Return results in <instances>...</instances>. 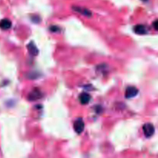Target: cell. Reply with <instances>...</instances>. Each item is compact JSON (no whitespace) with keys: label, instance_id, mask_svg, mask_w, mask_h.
<instances>
[{"label":"cell","instance_id":"obj_1","mask_svg":"<svg viewBox=\"0 0 158 158\" xmlns=\"http://www.w3.org/2000/svg\"><path fill=\"white\" fill-rule=\"evenodd\" d=\"M84 122L82 118H78L77 120H75L73 127H74L75 131L77 133H81L84 130Z\"/></svg>","mask_w":158,"mask_h":158},{"label":"cell","instance_id":"obj_2","mask_svg":"<svg viewBox=\"0 0 158 158\" xmlns=\"http://www.w3.org/2000/svg\"><path fill=\"white\" fill-rule=\"evenodd\" d=\"M143 130H144V135L147 137H150L154 133L155 129H154V125H152L151 124H146L143 126Z\"/></svg>","mask_w":158,"mask_h":158},{"label":"cell","instance_id":"obj_3","mask_svg":"<svg viewBox=\"0 0 158 158\" xmlns=\"http://www.w3.org/2000/svg\"><path fill=\"white\" fill-rule=\"evenodd\" d=\"M42 97V93L39 89H33L32 90L28 95V99H30V101H35L37 99H40Z\"/></svg>","mask_w":158,"mask_h":158},{"label":"cell","instance_id":"obj_4","mask_svg":"<svg viewBox=\"0 0 158 158\" xmlns=\"http://www.w3.org/2000/svg\"><path fill=\"white\" fill-rule=\"evenodd\" d=\"M138 94V90L135 86H129L127 87L125 92V97L127 99H130L136 97Z\"/></svg>","mask_w":158,"mask_h":158},{"label":"cell","instance_id":"obj_5","mask_svg":"<svg viewBox=\"0 0 158 158\" xmlns=\"http://www.w3.org/2000/svg\"><path fill=\"white\" fill-rule=\"evenodd\" d=\"M72 9H73L75 12H79V13H81L82 15H83V16H88V17L92 16V12H91L89 9H85V8H81V7L78 6H72Z\"/></svg>","mask_w":158,"mask_h":158},{"label":"cell","instance_id":"obj_6","mask_svg":"<svg viewBox=\"0 0 158 158\" xmlns=\"http://www.w3.org/2000/svg\"><path fill=\"white\" fill-rule=\"evenodd\" d=\"M12 26V23L11 21L9 20V19H2L0 22V28L2 29V30H9L10 29Z\"/></svg>","mask_w":158,"mask_h":158},{"label":"cell","instance_id":"obj_7","mask_svg":"<svg viewBox=\"0 0 158 158\" xmlns=\"http://www.w3.org/2000/svg\"><path fill=\"white\" fill-rule=\"evenodd\" d=\"M79 100L82 104H87L90 100V96L86 93H83L79 96Z\"/></svg>","mask_w":158,"mask_h":158},{"label":"cell","instance_id":"obj_8","mask_svg":"<svg viewBox=\"0 0 158 158\" xmlns=\"http://www.w3.org/2000/svg\"><path fill=\"white\" fill-rule=\"evenodd\" d=\"M134 32L139 35H144V34L147 33V29L144 26L137 25L134 27Z\"/></svg>","mask_w":158,"mask_h":158},{"label":"cell","instance_id":"obj_9","mask_svg":"<svg viewBox=\"0 0 158 158\" xmlns=\"http://www.w3.org/2000/svg\"><path fill=\"white\" fill-rule=\"evenodd\" d=\"M28 50L30 52V54L33 55V56H36L38 54L39 50L38 49L36 48V46L34 45L33 43H30L29 45H28Z\"/></svg>","mask_w":158,"mask_h":158},{"label":"cell","instance_id":"obj_10","mask_svg":"<svg viewBox=\"0 0 158 158\" xmlns=\"http://www.w3.org/2000/svg\"><path fill=\"white\" fill-rule=\"evenodd\" d=\"M50 29V31L54 32L59 31V28L58 27V26H52Z\"/></svg>","mask_w":158,"mask_h":158},{"label":"cell","instance_id":"obj_11","mask_svg":"<svg viewBox=\"0 0 158 158\" xmlns=\"http://www.w3.org/2000/svg\"><path fill=\"white\" fill-rule=\"evenodd\" d=\"M154 30H157V21H155L154 23Z\"/></svg>","mask_w":158,"mask_h":158},{"label":"cell","instance_id":"obj_12","mask_svg":"<svg viewBox=\"0 0 158 158\" xmlns=\"http://www.w3.org/2000/svg\"><path fill=\"white\" fill-rule=\"evenodd\" d=\"M143 1H147V0H143Z\"/></svg>","mask_w":158,"mask_h":158}]
</instances>
